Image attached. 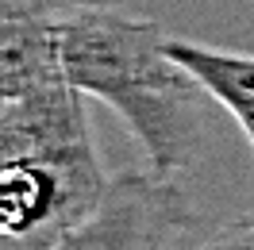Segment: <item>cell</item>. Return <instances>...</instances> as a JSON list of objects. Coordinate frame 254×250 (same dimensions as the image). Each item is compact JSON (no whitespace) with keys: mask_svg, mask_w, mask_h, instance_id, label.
I'll list each match as a JSON object with an SVG mask.
<instances>
[{"mask_svg":"<svg viewBox=\"0 0 254 250\" xmlns=\"http://www.w3.org/2000/svg\"><path fill=\"white\" fill-rule=\"evenodd\" d=\"M166 39L162 23L124 8L65 12L62 62L73 89L104 100L131 127L150 170L181 177L204 150V120L216 100L170 54Z\"/></svg>","mask_w":254,"mask_h":250,"instance_id":"cell-1","label":"cell"},{"mask_svg":"<svg viewBox=\"0 0 254 250\" xmlns=\"http://www.w3.org/2000/svg\"><path fill=\"white\" fill-rule=\"evenodd\" d=\"M108 173L69 73L0 93V235L4 250H47L89 219Z\"/></svg>","mask_w":254,"mask_h":250,"instance_id":"cell-2","label":"cell"},{"mask_svg":"<svg viewBox=\"0 0 254 250\" xmlns=\"http://www.w3.org/2000/svg\"><path fill=\"white\" fill-rule=\"evenodd\" d=\"M196 219L177 177L131 170L116 173L89 219L47 250H170Z\"/></svg>","mask_w":254,"mask_h":250,"instance_id":"cell-3","label":"cell"},{"mask_svg":"<svg viewBox=\"0 0 254 250\" xmlns=\"http://www.w3.org/2000/svg\"><path fill=\"white\" fill-rule=\"evenodd\" d=\"M166 47L204 85V93L216 100V108H223L235 120L247 146L254 150V54L208 47V43H192V39H166Z\"/></svg>","mask_w":254,"mask_h":250,"instance_id":"cell-4","label":"cell"},{"mask_svg":"<svg viewBox=\"0 0 254 250\" xmlns=\"http://www.w3.org/2000/svg\"><path fill=\"white\" fill-rule=\"evenodd\" d=\"M192 250H254V212L235 216L231 223L216 227L204 243H196Z\"/></svg>","mask_w":254,"mask_h":250,"instance_id":"cell-5","label":"cell"},{"mask_svg":"<svg viewBox=\"0 0 254 250\" xmlns=\"http://www.w3.org/2000/svg\"><path fill=\"white\" fill-rule=\"evenodd\" d=\"M58 12H93V8H124L127 0H43Z\"/></svg>","mask_w":254,"mask_h":250,"instance_id":"cell-6","label":"cell"}]
</instances>
